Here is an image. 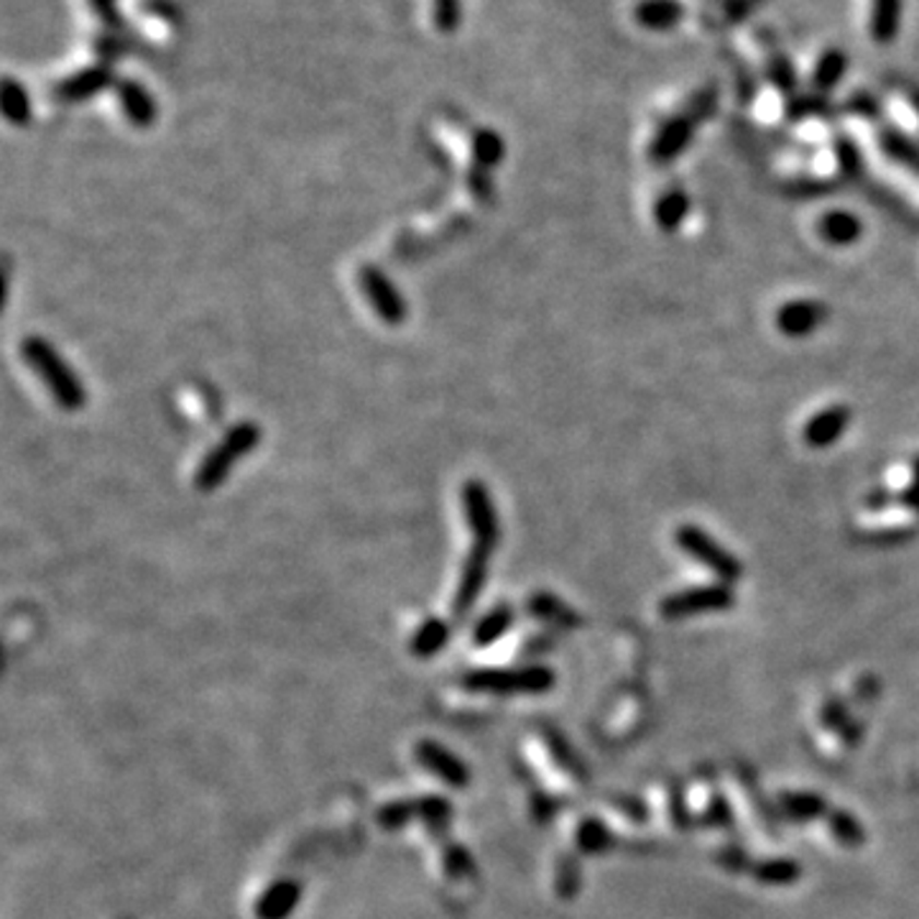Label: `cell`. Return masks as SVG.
<instances>
[{
    "instance_id": "cell-28",
    "label": "cell",
    "mask_w": 919,
    "mask_h": 919,
    "mask_svg": "<svg viewBox=\"0 0 919 919\" xmlns=\"http://www.w3.org/2000/svg\"><path fill=\"white\" fill-rule=\"evenodd\" d=\"M899 504L911 508L919 516V481H911V485L899 496Z\"/></svg>"
},
{
    "instance_id": "cell-1",
    "label": "cell",
    "mask_w": 919,
    "mask_h": 919,
    "mask_svg": "<svg viewBox=\"0 0 919 919\" xmlns=\"http://www.w3.org/2000/svg\"><path fill=\"white\" fill-rule=\"evenodd\" d=\"M21 355L28 363V368L47 384L51 399L57 401L64 412H80L87 404V391L74 370L70 368L57 347L39 335L26 338L21 343Z\"/></svg>"
},
{
    "instance_id": "cell-23",
    "label": "cell",
    "mask_w": 919,
    "mask_h": 919,
    "mask_svg": "<svg viewBox=\"0 0 919 919\" xmlns=\"http://www.w3.org/2000/svg\"><path fill=\"white\" fill-rule=\"evenodd\" d=\"M830 827H833L835 838H838L843 846L856 848L863 843V827L853 815H848V812H833Z\"/></svg>"
},
{
    "instance_id": "cell-13",
    "label": "cell",
    "mask_w": 919,
    "mask_h": 919,
    "mask_svg": "<svg viewBox=\"0 0 919 919\" xmlns=\"http://www.w3.org/2000/svg\"><path fill=\"white\" fill-rule=\"evenodd\" d=\"M690 215V197L682 189H670L657 200L655 217L664 233H678Z\"/></svg>"
},
{
    "instance_id": "cell-24",
    "label": "cell",
    "mask_w": 919,
    "mask_h": 919,
    "mask_svg": "<svg viewBox=\"0 0 919 919\" xmlns=\"http://www.w3.org/2000/svg\"><path fill=\"white\" fill-rule=\"evenodd\" d=\"M447 639V626L443 621H427L420 632L414 636V651H420V655H432V651H437L443 647Z\"/></svg>"
},
{
    "instance_id": "cell-10",
    "label": "cell",
    "mask_w": 919,
    "mask_h": 919,
    "mask_svg": "<svg viewBox=\"0 0 919 919\" xmlns=\"http://www.w3.org/2000/svg\"><path fill=\"white\" fill-rule=\"evenodd\" d=\"M682 9L680 0H641L634 9L636 24L649 28V32H667V28H674L680 24Z\"/></svg>"
},
{
    "instance_id": "cell-17",
    "label": "cell",
    "mask_w": 919,
    "mask_h": 919,
    "mask_svg": "<svg viewBox=\"0 0 919 919\" xmlns=\"http://www.w3.org/2000/svg\"><path fill=\"white\" fill-rule=\"evenodd\" d=\"M514 626V608L508 605H498L493 608V611L485 616L481 624L475 628V641L478 644H491L504 636L508 628Z\"/></svg>"
},
{
    "instance_id": "cell-5",
    "label": "cell",
    "mask_w": 919,
    "mask_h": 919,
    "mask_svg": "<svg viewBox=\"0 0 919 919\" xmlns=\"http://www.w3.org/2000/svg\"><path fill=\"white\" fill-rule=\"evenodd\" d=\"M460 498L462 511H466V521L470 531H473V542L496 546L500 537V523L491 491L485 488L481 481H466Z\"/></svg>"
},
{
    "instance_id": "cell-15",
    "label": "cell",
    "mask_w": 919,
    "mask_h": 919,
    "mask_svg": "<svg viewBox=\"0 0 919 919\" xmlns=\"http://www.w3.org/2000/svg\"><path fill=\"white\" fill-rule=\"evenodd\" d=\"M529 611L534 613L537 618L550 621V624L557 626H577L580 624V616L577 611L562 603L559 598L550 596V592H537V596L529 598Z\"/></svg>"
},
{
    "instance_id": "cell-9",
    "label": "cell",
    "mask_w": 919,
    "mask_h": 919,
    "mask_svg": "<svg viewBox=\"0 0 919 919\" xmlns=\"http://www.w3.org/2000/svg\"><path fill=\"white\" fill-rule=\"evenodd\" d=\"M848 424H850L848 407H843V404L827 407L804 424V443H808L810 447H817V450H823V447L835 445L843 435H846Z\"/></svg>"
},
{
    "instance_id": "cell-19",
    "label": "cell",
    "mask_w": 919,
    "mask_h": 919,
    "mask_svg": "<svg viewBox=\"0 0 919 919\" xmlns=\"http://www.w3.org/2000/svg\"><path fill=\"white\" fill-rule=\"evenodd\" d=\"M881 143H884V151L894 158V162H899L902 166H907V169L919 174V149L907 139V136L886 131L884 141Z\"/></svg>"
},
{
    "instance_id": "cell-18",
    "label": "cell",
    "mask_w": 919,
    "mask_h": 919,
    "mask_svg": "<svg viewBox=\"0 0 919 919\" xmlns=\"http://www.w3.org/2000/svg\"><path fill=\"white\" fill-rule=\"evenodd\" d=\"M846 67H848V59L843 51L838 49H830L825 51L823 59L817 62V70H815V87L817 90H830L840 82L843 74H846Z\"/></svg>"
},
{
    "instance_id": "cell-25",
    "label": "cell",
    "mask_w": 919,
    "mask_h": 919,
    "mask_svg": "<svg viewBox=\"0 0 919 919\" xmlns=\"http://www.w3.org/2000/svg\"><path fill=\"white\" fill-rule=\"evenodd\" d=\"M580 846L588 850V853L590 850H603L605 846H611V835H608V830L600 823H588L580 833Z\"/></svg>"
},
{
    "instance_id": "cell-16",
    "label": "cell",
    "mask_w": 919,
    "mask_h": 919,
    "mask_svg": "<svg viewBox=\"0 0 919 919\" xmlns=\"http://www.w3.org/2000/svg\"><path fill=\"white\" fill-rule=\"evenodd\" d=\"M756 881L769 886H787L794 884L797 876H800V865L794 861H787V858H777V861H764L754 865Z\"/></svg>"
},
{
    "instance_id": "cell-8",
    "label": "cell",
    "mask_w": 919,
    "mask_h": 919,
    "mask_svg": "<svg viewBox=\"0 0 919 919\" xmlns=\"http://www.w3.org/2000/svg\"><path fill=\"white\" fill-rule=\"evenodd\" d=\"M695 133V118L693 116H680L667 120V123L659 128L655 143L649 149V158L659 166L670 164L672 158H678L682 151L690 146Z\"/></svg>"
},
{
    "instance_id": "cell-14",
    "label": "cell",
    "mask_w": 919,
    "mask_h": 919,
    "mask_svg": "<svg viewBox=\"0 0 919 919\" xmlns=\"http://www.w3.org/2000/svg\"><path fill=\"white\" fill-rule=\"evenodd\" d=\"M902 0H873L871 36L876 44H888L899 32Z\"/></svg>"
},
{
    "instance_id": "cell-3",
    "label": "cell",
    "mask_w": 919,
    "mask_h": 919,
    "mask_svg": "<svg viewBox=\"0 0 919 919\" xmlns=\"http://www.w3.org/2000/svg\"><path fill=\"white\" fill-rule=\"evenodd\" d=\"M678 539L680 550L687 554V557H693L710 569L712 575L718 577L720 582L731 585L735 580H741L743 575V565L741 559L735 557L733 552H728L723 544L718 542V539H712L708 531L695 527V523H685V527L678 529Z\"/></svg>"
},
{
    "instance_id": "cell-4",
    "label": "cell",
    "mask_w": 919,
    "mask_h": 919,
    "mask_svg": "<svg viewBox=\"0 0 919 919\" xmlns=\"http://www.w3.org/2000/svg\"><path fill=\"white\" fill-rule=\"evenodd\" d=\"M735 603V596L731 585L716 582V585H700V588H687L682 592H674V596L664 598L662 605H659V613L667 621H682L703 616V613L712 611H726Z\"/></svg>"
},
{
    "instance_id": "cell-21",
    "label": "cell",
    "mask_w": 919,
    "mask_h": 919,
    "mask_svg": "<svg viewBox=\"0 0 919 919\" xmlns=\"http://www.w3.org/2000/svg\"><path fill=\"white\" fill-rule=\"evenodd\" d=\"M781 808H785L789 817L810 820V817L823 815V812L827 810V804L823 797H817V794H787L785 800H781Z\"/></svg>"
},
{
    "instance_id": "cell-22",
    "label": "cell",
    "mask_w": 919,
    "mask_h": 919,
    "mask_svg": "<svg viewBox=\"0 0 919 919\" xmlns=\"http://www.w3.org/2000/svg\"><path fill=\"white\" fill-rule=\"evenodd\" d=\"M3 110H5V118L13 120L16 126H26L28 116H32V105H28L26 93L13 85L11 80L5 82V90H3Z\"/></svg>"
},
{
    "instance_id": "cell-2",
    "label": "cell",
    "mask_w": 919,
    "mask_h": 919,
    "mask_svg": "<svg viewBox=\"0 0 919 919\" xmlns=\"http://www.w3.org/2000/svg\"><path fill=\"white\" fill-rule=\"evenodd\" d=\"M261 443V427L256 422H238L227 429V435L208 452V458L200 462L195 475L197 491L210 493L231 475V470L240 458H246Z\"/></svg>"
},
{
    "instance_id": "cell-7",
    "label": "cell",
    "mask_w": 919,
    "mask_h": 919,
    "mask_svg": "<svg viewBox=\"0 0 919 919\" xmlns=\"http://www.w3.org/2000/svg\"><path fill=\"white\" fill-rule=\"evenodd\" d=\"M830 317L825 302L817 299H792L777 313V328L787 338H808L817 332Z\"/></svg>"
},
{
    "instance_id": "cell-11",
    "label": "cell",
    "mask_w": 919,
    "mask_h": 919,
    "mask_svg": "<svg viewBox=\"0 0 919 919\" xmlns=\"http://www.w3.org/2000/svg\"><path fill=\"white\" fill-rule=\"evenodd\" d=\"M820 235L830 243V246H850L863 235V223L853 212L833 210L820 220Z\"/></svg>"
},
{
    "instance_id": "cell-20",
    "label": "cell",
    "mask_w": 919,
    "mask_h": 919,
    "mask_svg": "<svg viewBox=\"0 0 919 919\" xmlns=\"http://www.w3.org/2000/svg\"><path fill=\"white\" fill-rule=\"evenodd\" d=\"M504 154H506L504 141H500V136L496 131L475 133L473 156H475V162L483 166V169H491V166H496L500 158H504Z\"/></svg>"
},
{
    "instance_id": "cell-26",
    "label": "cell",
    "mask_w": 919,
    "mask_h": 919,
    "mask_svg": "<svg viewBox=\"0 0 919 919\" xmlns=\"http://www.w3.org/2000/svg\"><path fill=\"white\" fill-rule=\"evenodd\" d=\"M892 504H894V496L886 488L871 491L869 496H865V506H869L871 511H884V508L892 506Z\"/></svg>"
},
{
    "instance_id": "cell-27",
    "label": "cell",
    "mask_w": 919,
    "mask_h": 919,
    "mask_svg": "<svg viewBox=\"0 0 919 919\" xmlns=\"http://www.w3.org/2000/svg\"><path fill=\"white\" fill-rule=\"evenodd\" d=\"M840 158H843V169H846L848 174H856L858 169H861V154H858V151L853 149V146H840Z\"/></svg>"
},
{
    "instance_id": "cell-29",
    "label": "cell",
    "mask_w": 919,
    "mask_h": 919,
    "mask_svg": "<svg viewBox=\"0 0 919 919\" xmlns=\"http://www.w3.org/2000/svg\"><path fill=\"white\" fill-rule=\"evenodd\" d=\"M911 470H915V481H919V458L915 460V466H911Z\"/></svg>"
},
{
    "instance_id": "cell-6",
    "label": "cell",
    "mask_w": 919,
    "mask_h": 919,
    "mask_svg": "<svg viewBox=\"0 0 919 919\" xmlns=\"http://www.w3.org/2000/svg\"><path fill=\"white\" fill-rule=\"evenodd\" d=\"M361 292L366 294V299L374 307V313L381 317L384 322L389 325H401L407 320V302L404 296L399 294V288L393 286V281L386 276L384 271H378L376 266H363L358 273Z\"/></svg>"
},
{
    "instance_id": "cell-12",
    "label": "cell",
    "mask_w": 919,
    "mask_h": 919,
    "mask_svg": "<svg viewBox=\"0 0 919 919\" xmlns=\"http://www.w3.org/2000/svg\"><path fill=\"white\" fill-rule=\"evenodd\" d=\"M120 105H123L128 120H131L136 128H149L154 123L156 105L146 87L136 85V82H123V85H120Z\"/></svg>"
}]
</instances>
